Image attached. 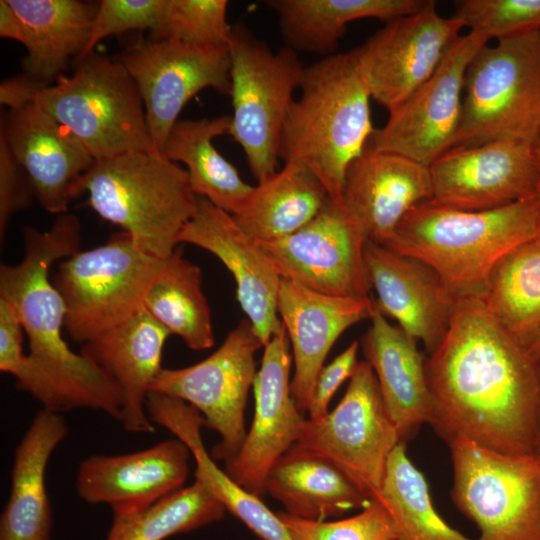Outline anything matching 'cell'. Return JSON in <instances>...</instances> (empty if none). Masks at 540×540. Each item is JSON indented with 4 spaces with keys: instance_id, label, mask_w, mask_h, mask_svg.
I'll list each match as a JSON object with an SVG mask.
<instances>
[{
    "instance_id": "obj_49",
    "label": "cell",
    "mask_w": 540,
    "mask_h": 540,
    "mask_svg": "<svg viewBox=\"0 0 540 540\" xmlns=\"http://www.w3.org/2000/svg\"><path fill=\"white\" fill-rule=\"evenodd\" d=\"M536 238L540 240V221H539V226H538V231H537Z\"/></svg>"
},
{
    "instance_id": "obj_43",
    "label": "cell",
    "mask_w": 540,
    "mask_h": 540,
    "mask_svg": "<svg viewBox=\"0 0 540 540\" xmlns=\"http://www.w3.org/2000/svg\"><path fill=\"white\" fill-rule=\"evenodd\" d=\"M360 343L355 340L319 371L308 403V418L316 419L328 413L329 403L341 386L350 379L359 363L357 359Z\"/></svg>"
},
{
    "instance_id": "obj_20",
    "label": "cell",
    "mask_w": 540,
    "mask_h": 540,
    "mask_svg": "<svg viewBox=\"0 0 540 540\" xmlns=\"http://www.w3.org/2000/svg\"><path fill=\"white\" fill-rule=\"evenodd\" d=\"M0 128L34 198L49 213H67L79 181L95 162L86 146L32 102L10 109Z\"/></svg>"
},
{
    "instance_id": "obj_48",
    "label": "cell",
    "mask_w": 540,
    "mask_h": 540,
    "mask_svg": "<svg viewBox=\"0 0 540 540\" xmlns=\"http://www.w3.org/2000/svg\"><path fill=\"white\" fill-rule=\"evenodd\" d=\"M535 156L540 170V146L535 147Z\"/></svg>"
},
{
    "instance_id": "obj_44",
    "label": "cell",
    "mask_w": 540,
    "mask_h": 540,
    "mask_svg": "<svg viewBox=\"0 0 540 540\" xmlns=\"http://www.w3.org/2000/svg\"><path fill=\"white\" fill-rule=\"evenodd\" d=\"M24 329L14 307L0 297V370L13 377L26 354L23 351Z\"/></svg>"
},
{
    "instance_id": "obj_33",
    "label": "cell",
    "mask_w": 540,
    "mask_h": 540,
    "mask_svg": "<svg viewBox=\"0 0 540 540\" xmlns=\"http://www.w3.org/2000/svg\"><path fill=\"white\" fill-rule=\"evenodd\" d=\"M231 116L178 120L164 146L163 155L186 165L190 183L198 197H204L224 211L235 214L252 186L213 145L215 137L228 134Z\"/></svg>"
},
{
    "instance_id": "obj_45",
    "label": "cell",
    "mask_w": 540,
    "mask_h": 540,
    "mask_svg": "<svg viewBox=\"0 0 540 540\" xmlns=\"http://www.w3.org/2000/svg\"><path fill=\"white\" fill-rule=\"evenodd\" d=\"M0 36L22 43L21 22L7 0H0Z\"/></svg>"
},
{
    "instance_id": "obj_23",
    "label": "cell",
    "mask_w": 540,
    "mask_h": 540,
    "mask_svg": "<svg viewBox=\"0 0 540 540\" xmlns=\"http://www.w3.org/2000/svg\"><path fill=\"white\" fill-rule=\"evenodd\" d=\"M375 300L326 295L282 279L277 311L292 346L291 394L304 414L316 377L337 339L354 324L370 319Z\"/></svg>"
},
{
    "instance_id": "obj_32",
    "label": "cell",
    "mask_w": 540,
    "mask_h": 540,
    "mask_svg": "<svg viewBox=\"0 0 540 540\" xmlns=\"http://www.w3.org/2000/svg\"><path fill=\"white\" fill-rule=\"evenodd\" d=\"M328 200L325 187L307 167L285 162L282 169L252 186L232 216L253 239L270 241L307 225Z\"/></svg>"
},
{
    "instance_id": "obj_30",
    "label": "cell",
    "mask_w": 540,
    "mask_h": 540,
    "mask_svg": "<svg viewBox=\"0 0 540 540\" xmlns=\"http://www.w3.org/2000/svg\"><path fill=\"white\" fill-rule=\"evenodd\" d=\"M22 26L25 76L50 85L85 48L99 3L79 0H7Z\"/></svg>"
},
{
    "instance_id": "obj_1",
    "label": "cell",
    "mask_w": 540,
    "mask_h": 540,
    "mask_svg": "<svg viewBox=\"0 0 540 540\" xmlns=\"http://www.w3.org/2000/svg\"><path fill=\"white\" fill-rule=\"evenodd\" d=\"M430 425L450 444L467 439L504 454H534L540 416L538 361L479 298H459L425 360Z\"/></svg>"
},
{
    "instance_id": "obj_35",
    "label": "cell",
    "mask_w": 540,
    "mask_h": 540,
    "mask_svg": "<svg viewBox=\"0 0 540 540\" xmlns=\"http://www.w3.org/2000/svg\"><path fill=\"white\" fill-rule=\"evenodd\" d=\"M493 317L527 349L540 333V240L504 255L492 269L481 298Z\"/></svg>"
},
{
    "instance_id": "obj_46",
    "label": "cell",
    "mask_w": 540,
    "mask_h": 540,
    "mask_svg": "<svg viewBox=\"0 0 540 540\" xmlns=\"http://www.w3.org/2000/svg\"><path fill=\"white\" fill-rule=\"evenodd\" d=\"M530 355L538 361L540 359V333L528 349Z\"/></svg>"
},
{
    "instance_id": "obj_14",
    "label": "cell",
    "mask_w": 540,
    "mask_h": 540,
    "mask_svg": "<svg viewBox=\"0 0 540 540\" xmlns=\"http://www.w3.org/2000/svg\"><path fill=\"white\" fill-rule=\"evenodd\" d=\"M367 241L344 202L329 198L298 231L257 243L282 279L326 295L365 298L372 288L364 258Z\"/></svg>"
},
{
    "instance_id": "obj_19",
    "label": "cell",
    "mask_w": 540,
    "mask_h": 540,
    "mask_svg": "<svg viewBox=\"0 0 540 540\" xmlns=\"http://www.w3.org/2000/svg\"><path fill=\"white\" fill-rule=\"evenodd\" d=\"M200 247L230 271L238 302L263 346L283 327L277 311L282 278L234 217L204 197L179 236V244Z\"/></svg>"
},
{
    "instance_id": "obj_7",
    "label": "cell",
    "mask_w": 540,
    "mask_h": 540,
    "mask_svg": "<svg viewBox=\"0 0 540 540\" xmlns=\"http://www.w3.org/2000/svg\"><path fill=\"white\" fill-rule=\"evenodd\" d=\"M503 138L540 140V30L486 44L467 68L452 149Z\"/></svg>"
},
{
    "instance_id": "obj_41",
    "label": "cell",
    "mask_w": 540,
    "mask_h": 540,
    "mask_svg": "<svg viewBox=\"0 0 540 540\" xmlns=\"http://www.w3.org/2000/svg\"><path fill=\"white\" fill-rule=\"evenodd\" d=\"M166 0H102L95 15L88 42L76 59L94 52L97 44L111 35L132 30L154 31L161 19Z\"/></svg>"
},
{
    "instance_id": "obj_38",
    "label": "cell",
    "mask_w": 540,
    "mask_h": 540,
    "mask_svg": "<svg viewBox=\"0 0 540 540\" xmlns=\"http://www.w3.org/2000/svg\"><path fill=\"white\" fill-rule=\"evenodd\" d=\"M226 0H166L151 39H169L193 45H228L232 26Z\"/></svg>"
},
{
    "instance_id": "obj_10",
    "label": "cell",
    "mask_w": 540,
    "mask_h": 540,
    "mask_svg": "<svg viewBox=\"0 0 540 540\" xmlns=\"http://www.w3.org/2000/svg\"><path fill=\"white\" fill-rule=\"evenodd\" d=\"M448 445L451 498L476 524L473 540H540V458L500 453L463 438Z\"/></svg>"
},
{
    "instance_id": "obj_42",
    "label": "cell",
    "mask_w": 540,
    "mask_h": 540,
    "mask_svg": "<svg viewBox=\"0 0 540 540\" xmlns=\"http://www.w3.org/2000/svg\"><path fill=\"white\" fill-rule=\"evenodd\" d=\"M34 198L21 166L14 158L4 131L0 128V238H5L8 223L17 212L27 208Z\"/></svg>"
},
{
    "instance_id": "obj_22",
    "label": "cell",
    "mask_w": 540,
    "mask_h": 540,
    "mask_svg": "<svg viewBox=\"0 0 540 540\" xmlns=\"http://www.w3.org/2000/svg\"><path fill=\"white\" fill-rule=\"evenodd\" d=\"M364 258L377 307L432 353L447 331L457 298L416 258L371 241L366 242Z\"/></svg>"
},
{
    "instance_id": "obj_31",
    "label": "cell",
    "mask_w": 540,
    "mask_h": 540,
    "mask_svg": "<svg viewBox=\"0 0 540 540\" xmlns=\"http://www.w3.org/2000/svg\"><path fill=\"white\" fill-rule=\"evenodd\" d=\"M430 0H269L287 47L327 57L335 54L347 24L367 18L387 22L414 14Z\"/></svg>"
},
{
    "instance_id": "obj_9",
    "label": "cell",
    "mask_w": 540,
    "mask_h": 540,
    "mask_svg": "<svg viewBox=\"0 0 540 540\" xmlns=\"http://www.w3.org/2000/svg\"><path fill=\"white\" fill-rule=\"evenodd\" d=\"M228 47L233 104L229 135L260 182L277 171L283 127L305 66L295 51H273L244 25L232 26Z\"/></svg>"
},
{
    "instance_id": "obj_26",
    "label": "cell",
    "mask_w": 540,
    "mask_h": 540,
    "mask_svg": "<svg viewBox=\"0 0 540 540\" xmlns=\"http://www.w3.org/2000/svg\"><path fill=\"white\" fill-rule=\"evenodd\" d=\"M371 324L361 339L365 360L376 376L384 407L394 423L401 442L406 443L422 424L430 423L432 397L425 358L417 341L398 325L391 324L375 308Z\"/></svg>"
},
{
    "instance_id": "obj_18",
    "label": "cell",
    "mask_w": 540,
    "mask_h": 540,
    "mask_svg": "<svg viewBox=\"0 0 540 540\" xmlns=\"http://www.w3.org/2000/svg\"><path fill=\"white\" fill-rule=\"evenodd\" d=\"M253 390L254 417L238 453L225 463L227 474L249 493L265 495L266 476L298 440L306 417L291 394L290 343L284 327L263 347Z\"/></svg>"
},
{
    "instance_id": "obj_50",
    "label": "cell",
    "mask_w": 540,
    "mask_h": 540,
    "mask_svg": "<svg viewBox=\"0 0 540 540\" xmlns=\"http://www.w3.org/2000/svg\"><path fill=\"white\" fill-rule=\"evenodd\" d=\"M537 146H540V140H539V142H538ZM537 146H536V147H537Z\"/></svg>"
},
{
    "instance_id": "obj_37",
    "label": "cell",
    "mask_w": 540,
    "mask_h": 540,
    "mask_svg": "<svg viewBox=\"0 0 540 540\" xmlns=\"http://www.w3.org/2000/svg\"><path fill=\"white\" fill-rule=\"evenodd\" d=\"M226 510L194 481L140 513L114 517L107 540H164L223 518Z\"/></svg>"
},
{
    "instance_id": "obj_12",
    "label": "cell",
    "mask_w": 540,
    "mask_h": 540,
    "mask_svg": "<svg viewBox=\"0 0 540 540\" xmlns=\"http://www.w3.org/2000/svg\"><path fill=\"white\" fill-rule=\"evenodd\" d=\"M263 347L249 320H241L207 358L183 368H163L152 386L151 392L193 406L206 426L219 434L213 459L226 462L243 444L244 414L257 374L255 355Z\"/></svg>"
},
{
    "instance_id": "obj_15",
    "label": "cell",
    "mask_w": 540,
    "mask_h": 540,
    "mask_svg": "<svg viewBox=\"0 0 540 540\" xmlns=\"http://www.w3.org/2000/svg\"><path fill=\"white\" fill-rule=\"evenodd\" d=\"M490 40L469 31L451 46L434 74L374 129L366 149L399 154L426 166L451 150L462 116L464 80Z\"/></svg>"
},
{
    "instance_id": "obj_40",
    "label": "cell",
    "mask_w": 540,
    "mask_h": 540,
    "mask_svg": "<svg viewBox=\"0 0 540 540\" xmlns=\"http://www.w3.org/2000/svg\"><path fill=\"white\" fill-rule=\"evenodd\" d=\"M453 17L498 41L540 30V0H465Z\"/></svg>"
},
{
    "instance_id": "obj_25",
    "label": "cell",
    "mask_w": 540,
    "mask_h": 540,
    "mask_svg": "<svg viewBox=\"0 0 540 540\" xmlns=\"http://www.w3.org/2000/svg\"><path fill=\"white\" fill-rule=\"evenodd\" d=\"M168 330L144 308L129 319L84 343L80 353L110 375L122 393L120 422L130 433H153L146 401L163 369Z\"/></svg>"
},
{
    "instance_id": "obj_29",
    "label": "cell",
    "mask_w": 540,
    "mask_h": 540,
    "mask_svg": "<svg viewBox=\"0 0 540 540\" xmlns=\"http://www.w3.org/2000/svg\"><path fill=\"white\" fill-rule=\"evenodd\" d=\"M305 520L338 518L372 500L334 463L294 444L271 467L265 494Z\"/></svg>"
},
{
    "instance_id": "obj_39",
    "label": "cell",
    "mask_w": 540,
    "mask_h": 540,
    "mask_svg": "<svg viewBox=\"0 0 540 540\" xmlns=\"http://www.w3.org/2000/svg\"><path fill=\"white\" fill-rule=\"evenodd\" d=\"M293 540H397L393 521L378 501L340 520H305L277 512Z\"/></svg>"
},
{
    "instance_id": "obj_47",
    "label": "cell",
    "mask_w": 540,
    "mask_h": 540,
    "mask_svg": "<svg viewBox=\"0 0 540 540\" xmlns=\"http://www.w3.org/2000/svg\"><path fill=\"white\" fill-rule=\"evenodd\" d=\"M538 368H539V377H540V359L538 360ZM536 456L540 458V416H539V426H538V436H537V444L535 448Z\"/></svg>"
},
{
    "instance_id": "obj_36",
    "label": "cell",
    "mask_w": 540,
    "mask_h": 540,
    "mask_svg": "<svg viewBox=\"0 0 540 540\" xmlns=\"http://www.w3.org/2000/svg\"><path fill=\"white\" fill-rule=\"evenodd\" d=\"M389 513L397 540H473L451 527L439 515L421 471L400 442L391 453L376 500Z\"/></svg>"
},
{
    "instance_id": "obj_16",
    "label": "cell",
    "mask_w": 540,
    "mask_h": 540,
    "mask_svg": "<svg viewBox=\"0 0 540 540\" xmlns=\"http://www.w3.org/2000/svg\"><path fill=\"white\" fill-rule=\"evenodd\" d=\"M464 28L431 1L422 10L392 19L351 51L371 99L388 112L402 104L437 70Z\"/></svg>"
},
{
    "instance_id": "obj_5",
    "label": "cell",
    "mask_w": 540,
    "mask_h": 540,
    "mask_svg": "<svg viewBox=\"0 0 540 540\" xmlns=\"http://www.w3.org/2000/svg\"><path fill=\"white\" fill-rule=\"evenodd\" d=\"M83 193L100 217L161 259L177 248L198 200L187 170L156 151L95 160L77 186V197Z\"/></svg>"
},
{
    "instance_id": "obj_34",
    "label": "cell",
    "mask_w": 540,
    "mask_h": 540,
    "mask_svg": "<svg viewBox=\"0 0 540 540\" xmlns=\"http://www.w3.org/2000/svg\"><path fill=\"white\" fill-rule=\"evenodd\" d=\"M143 308L170 334L195 351L214 345L210 308L202 290L200 268L177 247L151 283Z\"/></svg>"
},
{
    "instance_id": "obj_8",
    "label": "cell",
    "mask_w": 540,
    "mask_h": 540,
    "mask_svg": "<svg viewBox=\"0 0 540 540\" xmlns=\"http://www.w3.org/2000/svg\"><path fill=\"white\" fill-rule=\"evenodd\" d=\"M165 260L144 252L124 231L60 260L51 279L65 304L70 338L83 345L141 310Z\"/></svg>"
},
{
    "instance_id": "obj_21",
    "label": "cell",
    "mask_w": 540,
    "mask_h": 540,
    "mask_svg": "<svg viewBox=\"0 0 540 540\" xmlns=\"http://www.w3.org/2000/svg\"><path fill=\"white\" fill-rule=\"evenodd\" d=\"M191 456L177 438L137 452L92 455L79 465L75 489L87 503L110 506L114 517L131 516L182 488Z\"/></svg>"
},
{
    "instance_id": "obj_28",
    "label": "cell",
    "mask_w": 540,
    "mask_h": 540,
    "mask_svg": "<svg viewBox=\"0 0 540 540\" xmlns=\"http://www.w3.org/2000/svg\"><path fill=\"white\" fill-rule=\"evenodd\" d=\"M146 410L153 423L170 431L190 450L196 463L195 480L261 540H293L278 517L261 500L221 470L204 446L200 412L181 399L149 393Z\"/></svg>"
},
{
    "instance_id": "obj_3",
    "label": "cell",
    "mask_w": 540,
    "mask_h": 540,
    "mask_svg": "<svg viewBox=\"0 0 540 540\" xmlns=\"http://www.w3.org/2000/svg\"><path fill=\"white\" fill-rule=\"evenodd\" d=\"M540 194L483 211L428 200L413 207L385 245L431 267L453 295L479 298L497 262L537 236Z\"/></svg>"
},
{
    "instance_id": "obj_17",
    "label": "cell",
    "mask_w": 540,
    "mask_h": 540,
    "mask_svg": "<svg viewBox=\"0 0 540 540\" xmlns=\"http://www.w3.org/2000/svg\"><path fill=\"white\" fill-rule=\"evenodd\" d=\"M535 147L503 138L447 151L430 165L432 200L454 209L483 211L539 195Z\"/></svg>"
},
{
    "instance_id": "obj_27",
    "label": "cell",
    "mask_w": 540,
    "mask_h": 540,
    "mask_svg": "<svg viewBox=\"0 0 540 540\" xmlns=\"http://www.w3.org/2000/svg\"><path fill=\"white\" fill-rule=\"evenodd\" d=\"M67 433L60 413L42 408L34 416L15 450L9 499L0 521V540H50L52 512L46 469Z\"/></svg>"
},
{
    "instance_id": "obj_13",
    "label": "cell",
    "mask_w": 540,
    "mask_h": 540,
    "mask_svg": "<svg viewBox=\"0 0 540 540\" xmlns=\"http://www.w3.org/2000/svg\"><path fill=\"white\" fill-rule=\"evenodd\" d=\"M116 60L138 88L154 149L162 155L180 112L193 96L206 88L230 96L228 45L139 39Z\"/></svg>"
},
{
    "instance_id": "obj_24",
    "label": "cell",
    "mask_w": 540,
    "mask_h": 540,
    "mask_svg": "<svg viewBox=\"0 0 540 540\" xmlns=\"http://www.w3.org/2000/svg\"><path fill=\"white\" fill-rule=\"evenodd\" d=\"M432 198L430 166L399 154L365 149L346 171L343 202L367 240L380 245L413 207Z\"/></svg>"
},
{
    "instance_id": "obj_4",
    "label": "cell",
    "mask_w": 540,
    "mask_h": 540,
    "mask_svg": "<svg viewBox=\"0 0 540 540\" xmlns=\"http://www.w3.org/2000/svg\"><path fill=\"white\" fill-rule=\"evenodd\" d=\"M300 89L283 127L279 158L307 167L329 198L342 202L346 171L374 131L371 96L351 51L305 67Z\"/></svg>"
},
{
    "instance_id": "obj_6",
    "label": "cell",
    "mask_w": 540,
    "mask_h": 540,
    "mask_svg": "<svg viewBox=\"0 0 540 540\" xmlns=\"http://www.w3.org/2000/svg\"><path fill=\"white\" fill-rule=\"evenodd\" d=\"M29 102L68 128L95 160L155 151L138 88L118 60L93 52L53 84L31 80Z\"/></svg>"
},
{
    "instance_id": "obj_11",
    "label": "cell",
    "mask_w": 540,
    "mask_h": 540,
    "mask_svg": "<svg viewBox=\"0 0 540 540\" xmlns=\"http://www.w3.org/2000/svg\"><path fill=\"white\" fill-rule=\"evenodd\" d=\"M400 442L374 371L363 360L336 407L320 418H306L295 444L330 460L373 501Z\"/></svg>"
},
{
    "instance_id": "obj_2",
    "label": "cell",
    "mask_w": 540,
    "mask_h": 540,
    "mask_svg": "<svg viewBox=\"0 0 540 540\" xmlns=\"http://www.w3.org/2000/svg\"><path fill=\"white\" fill-rule=\"evenodd\" d=\"M80 222L64 213L42 232L23 229L24 257L0 266V297L15 309L29 340V353L15 374L16 386L43 409L63 413L91 409L121 418L122 393L103 369L70 349L63 338L66 308L52 283L53 264L79 250Z\"/></svg>"
}]
</instances>
